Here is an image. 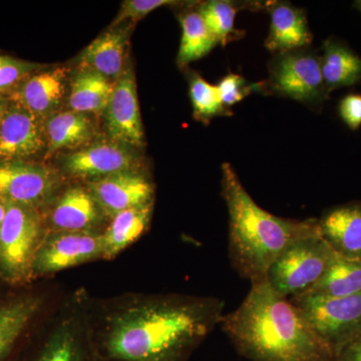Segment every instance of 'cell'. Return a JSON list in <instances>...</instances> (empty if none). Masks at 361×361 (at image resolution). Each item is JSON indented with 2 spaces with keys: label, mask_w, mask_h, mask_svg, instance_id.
Returning <instances> with one entry per match:
<instances>
[{
  "label": "cell",
  "mask_w": 361,
  "mask_h": 361,
  "mask_svg": "<svg viewBox=\"0 0 361 361\" xmlns=\"http://www.w3.org/2000/svg\"><path fill=\"white\" fill-rule=\"evenodd\" d=\"M224 306L214 296L90 295V327L102 361H188L221 324Z\"/></svg>",
  "instance_id": "1"
},
{
  "label": "cell",
  "mask_w": 361,
  "mask_h": 361,
  "mask_svg": "<svg viewBox=\"0 0 361 361\" xmlns=\"http://www.w3.org/2000/svg\"><path fill=\"white\" fill-rule=\"evenodd\" d=\"M220 325L237 353L251 361H336L302 311L267 281L251 285Z\"/></svg>",
  "instance_id": "2"
},
{
  "label": "cell",
  "mask_w": 361,
  "mask_h": 361,
  "mask_svg": "<svg viewBox=\"0 0 361 361\" xmlns=\"http://www.w3.org/2000/svg\"><path fill=\"white\" fill-rule=\"evenodd\" d=\"M221 184L229 214L230 261L251 285L267 281L270 266L287 247L320 234L317 219H285L263 210L229 163L222 165Z\"/></svg>",
  "instance_id": "3"
},
{
  "label": "cell",
  "mask_w": 361,
  "mask_h": 361,
  "mask_svg": "<svg viewBox=\"0 0 361 361\" xmlns=\"http://www.w3.org/2000/svg\"><path fill=\"white\" fill-rule=\"evenodd\" d=\"M90 294L78 288L44 313L14 361H102L90 322Z\"/></svg>",
  "instance_id": "4"
},
{
  "label": "cell",
  "mask_w": 361,
  "mask_h": 361,
  "mask_svg": "<svg viewBox=\"0 0 361 361\" xmlns=\"http://www.w3.org/2000/svg\"><path fill=\"white\" fill-rule=\"evenodd\" d=\"M0 228V282L13 287L32 286L33 263L47 236L42 211L7 203Z\"/></svg>",
  "instance_id": "5"
},
{
  "label": "cell",
  "mask_w": 361,
  "mask_h": 361,
  "mask_svg": "<svg viewBox=\"0 0 361 361\" xmlns=\"http://www.w3.org/2000/svg\"><path fill=\"white\" fill-rule=\"evenodd\" d=\"M336 257L320 234L298 240L270 266L268 284L286 298L303 295L324 276Z\"/></svg>",
  "instance_id": "6"
},
{
  "label": "cell",
  "mask_w": 361,
  "mask_h": 361,
  "mask_svg": "<svg viewBox=\"0 0 361 361\" xmlns=\"http://www.w3.org/2000/svg\"><path fill=\"white\" fill-rule=\"evenodd\" d=\"M262 92L289 97L307 106H319L329 97L325 87L320 56L307 49L278 54L271 61L269 78Z\"/></svg>",
  "instance_id": "7"
},
{
  "label": "cell",
  "mask_w": 361,
  "mask_h": 361,
  "mask_svg": "<svg viewBox=\"0 0 361 361\" xmlns=\"http://www.w3.org/2000/svg\"><path fill=\"white\" fill-rule=\"evenodd\" d=\"M51 294L37 287L0 282V361H14L26 339L51 307Z\"/></svg>",
  "instance_id": "8"
},
{
  "label": "cell",
  "mask_w": 361,
  "mask_h": 361,
  "mask_svg": "<svg viewBox=\"0 0 361 361\" xmlns=\"http://www.w3.org/2000/svg\"><path fill=\"white\" fill-rule=\"evenodd\" d=\"M289 299L302 311L336 358L361 336V292L344 297L300 295Z\"/></svg>",
  "instance_id": "9"
},
{
  "label": "cell",
  "mask_w": 361,
  "mask_h": 361,
  "mask_svg": "<svg viewBox=\"0 0 361 361\" xmlns=\"http://www.w3.org/2000/svg\"><path fill=\"white\" fill-rule=\"evenodd\" d=\"M59 170L39 161H0V199L42 211L65 187Z\"/></svg>",
  "instance_id": "10"
},
{
  "label": "cell",
  "mask_w": 361,
  "mask_h": 361,
  "mask_svg": "<svg viewBox=\"0 0 361 361\" xmlns=\"http://www.w3.org/2000/svg\"><path fill=\"white\" fill-rule=\"evenodd\" d=\"M137 170H142V160L135 149L108 139L92 142L66 155L59 172L66 180L85 183L123 171Z\"/></svg>",
  "instance_id": "11"
},
{
  "label": "cell",
  "mask_w": 361,
  "mask_h": 361,
  "mask_svg": "<svg viewBox=\"0 0 361 361\" xmlns=\"http://www.w3.org/2000/svg\"><path fill=\"white\" fill-rule=\"evenodd\" d=\"M104 258L103 234L47 233L33 263L35 281L75 266Z\"/></svg>",
  "instance_id": "12"
},
{
  "label": "cell",
  "mask_w": 361,
  "mask_h": 361,
  "mask_svg": "<svg viewBox=\"0 0 361 361\" xmlns=\"http://www.w3.org/2000/svg\"><path fill=\"white\" fill-rule=\"evenodd\" d=\"M47 233H102L109 219L97 205L89 189L82 184L65 186L42 211Z\"/></svg>",
  "instance_id": "13"
},
{
  "label": "cell",
  "mask_w": 361,
  "mask_h": 361,
  "mask_svg": "<svg viewBox=\"0 0 361 361\" xmlns=\"http://www.w3.org/2000/svg\"><path fill=\"white\" fill-rule=\"evenodd\" d=\"M103 115L109 139L130 148L144 147V127L132 66H126L123 75L115 82Z\"/></svg>",
  "instance_id": "14"
},
{
  "label": "cell",
  "mask_w": 361,
  "mask_h": 361,
  "mask_svg": "<svg viewBox=\"0 0 361 361\" xmlns=\"http://www.w3.org/2000/svg\"><path fill=\"white\" fill-rule=\"evenodd\" d=\"M109 221L116 214L155 201V186L144 171H123L84 183Z\"/></svg>",
  "instance_id": "15"
},
{
  "label": "cell",
  "mask_w": 361,
  "mask_h": 361,
  "mask_svg": "<svg viewBox=\"0 0 361 361\" xmlns=\"http://www.w3.org/2000/svg\"><path fill=\"white\" fill-rule=\"evenodd\" d=\"M45 152L44 121L9 102L0 125V161H39Z\"/></svg>",
  "instance_id": "16"
},
{
  "label": "cell",
  "mask_w": 361,
  "mask_h": 361,
  "mask_svg": "<svg viewBox=\"0 0 361 361\" xmlns=\"http://www.w3.org/2000/svg\"><path fill=\"white\" fill-rule=\"evenodd\" d=\"M68 68H44L21 80L6 97L11 103L45 122L59 113L68 90Z\"/></svg>",
  "instance_id": "17"
},
{
  "label": "cell",
  "mask_w": 361,
  "mask_h": 361,
  "mask_svg": "<svg viewBox=\"0 0 361 361\" xmlns=\"http://www.w3.org/2000/svg\"><path fill=\"white\" fill-rule=\"evenodd\" d=\"M132 25L116 26L97 37L80 54V68L96 71L111 82H116L127 63Z\"/></svg>",
  "instance_id": "18"
},
{
  "label": "cell",
  "mask_w": 361,
  "mask_h": 361,
  "mask_svg": "<svg viewBox=\"0 0 361 361\" xmlns=\"http://www.w3.org/2000/svg\"><path fill=\"white\" fill-rule=\"evenodd\" d=\"M267 11L271 16L270 32L265 47L278 54L305 49L313 35L302 9L285 2L270 1Z\"/></svg>",
  "instance_id": "19"
},
{
  "label": "cell",
  "mask_w": 361,
  "mask_h": 361,
  "mask_svg": "<svg viewBox=\"0 0 361 361\" xmlns=\"http://www.w3.org/2000/svg\"><path fill=\"white\" fill-rule=\"evenodd\" d=\"M320 235L341 257L361 261V207H338L318 220Z\"/></svg>",
  "instance_id": "20"
},
{
  "label": "cell",
  "mask_w": 361,
  "mask_h": 361,
  "mask_svg": "<svg viewBox=\"0 0 361 361\" xmlns=\"http://www.w3.org/2000/svg\"><path fill=\"white\" fill-rule=\"evenodd\" d=\"M47 152L45 160L63 149L78 151L97 135L96 123L87 114L75 111H59L44 122Z\"/></svg>",
  "instance_id": "21"
},
{
  "label": "cell",
  "mask_w": 361,
  "mask_h": 361,
  "mask_svg": "<svg viewBox=\"0 0 361 361\" xmlns=\"http://www.w3.org/2000/svg\"><path fill=\"white\" fill-rule=\"evenodd\" d=\"M155 201L116 214L103 232L104 260H113L146 233Z\"/></svg>",
  "instance_id": "22"
},
{
  "label": "cell",
  "mask_w": 361,
  "mask_h": 361,
  "mask_svg": "<svg viewBox=\"0 0 361 361\" xmlns=\"http://www.w3.org/2000/svg\"><path fill=\"white\" fill-rule=\"evenodd\" d=\"M320 61L323 80L329 94L361 80L360 56L338 40L330 39L324 42Z\"/></svg>",
  "instance_id": "23"
},
{
  "label": "cell",
  "mask_w": 361,
  "mask_h": 361,
  "mask_svg": "<svg viewBox=\"0 0 361 361\" xmlns=\"http://www.w3.org/2000/svg\"><path fill=\"white\" fill-rule=\"evenodd\" d=\"M115 82L96 71L80 68L71 80L68 97L71 111L103 115Z\"/></svg>",
  "instance_id": "24"
},
{
  "label": "cell",
  "mask_w": 361,
  "mask_h": 361,
  "mask_svg": "<svg viewBox=\"0 0 361 361\" xmlns=\"http://www.w3.org/2000/svg\"><path fill=\"white\" fill-rule=\"evenodd\" d=\"M182 37L177 65L185 68L193 61L203 59L219 44L215 35L209 30L198 11H187L179 16Z\"/></svg>",
  "instance_id": "25"
},
{
  "label": "cell",
  "mask_w": 361,
  "mask_h": 361,
  "mask_svg": "<svg viewBox=\"0 0 361 361\" xmlns=\"http://www.w3.org/2000/svg\"><path fill=\"white\" fill-rule=\"evenodd\" d=\"M268 4L269 2H247L244 4L228 0H211L200 4L198 11L219 44L226 47L229 42L243 37L244 32L235 28V18L240 9L245 6L267 9Z\"/></svg>",
  "instance_id": "26"
},
{
  "label": "cell",
  "mask_w": 361,
  "mask_h": 361,
  "mask_svg": "<svg viewBox=\"0 0 361 361\" xmlns=\"http://www.w3.org/2000/svg\"><path fill=\"white\" fill-rule=\"evenodd\" d=\"M361 292V261L336 255L324 276L303 295L344 297Z\"/></svg>",
  "instance_id": "27"
},
{
  "label": "cell",
  "mask_w": 361,
  "mask_h": 361,
  "mask_svg": "<svg viewBox=\"0 0 361 361\" xmlns=\"http://www.w3.org/2000/svg\"><path fill=\"white\" fill-rule=\"evenodd\" d=\"M189 94L193 106V116L199 122L208 125L215 116L233 115L221 99L217 85L210 84L198 73H191Z\"/></svg>",
  "instance_id": "28"
},
{
  "label": "cell",
  "mask_w": 361,
  "mask_h": 361,
  "mask_svg": "<svg viewBox=\"0 0 361 361\" xmlns=\"http://www.w3.org/2000/svg\"><path fill=\"white\" fill-rule=\"evenodd\" d=\"M44 68L47 66L0 54V96H6L21 80Z\"/></svg>",
  "instance_id": "29"
},
{
  "label": "cell",
  "mask_w": 361,
  "mask_h": 361,
  "mask_svg": "<svg viewBox=\"0 0 361 361\" xmlns=\"http://www.w3.org/2000/svg\"><path fill=\"white\" fill-rule=\"evenodd\" d=\"M217 87L222 103L228 109L243 101L253 92H262V82H249L242 75L233 73L226 75Z\"/></svg>",
  "instance_id": "30"
},
{
  "label": "cell",
  "mask_w": 361,
  "mask_h": 361,
  "mask_svg": "<svg viewBox=\"0 0 361 361\" xmlns=\"http://www.w3.org/2000/svg\"><path fill=\"white\" fill-rule=\"evenodd\" d=\"M179 2L174 0H126L122 2L120 11L111 23V27L122 25L123 21L130 20L135 23L159 7L177 6Z\"/></svg>",
  "instance_id": "31"
},
{
  "label": "cell",
  "mask_w": 361,
  "mask_h": 361,
  "mask_svg": "<svg viewBox=\"0 0 361 361\" xmlns=\"http://www.w3.org/2000/svg\"><path fill=\"white\" fill-rule=\"evenodd\" d=\"M342 121L350 130H357L361 126V94H350L344 97L339 104Z\"/></svg>",
  "instance_id": "32"
},
{
  "label": "cell",
  "mask_w": 361,
  "mask_h": 361,
  "mask_svg": "<svg viewBox=\"0 0 361 361\" xmlns=\"http://www.w3.org/2000/svg\"><path fill=\"white\" fill-rule=\"evenodd\" d=\"M336 361H361V336L342 349Z\"/></svg>",
  "instance_id": "33"
},
{
  "label": "cell",
  "mask_w": 361,
  "mask_h": 361,
  "mask_svg": "<svg viewBox=\"0 0 361 361\" xmlns=\"http://www.w3.org/2000/svg\"><path fill=\"white\" fill-rule=\"evenodd\" d=\"M9 101L6 96H0V125H1L4 116L6 115L7 108H8Z\"/></svg>",
  "instance_id": "34"
},
{
  "label": "cell",
  "mask_w": 361,
  "mask_h": 361,
  "mask_svg": "<svg viewBox=\"0 0 361 361\" xmlns=\"http://www.w3.org/2000/svg\"><path fill=\"white\" fill-rule=\"evenodd\" d=\"M6 212V202L2 201L0 199V228H1L2 222H4V216Z\"/></svg>",
  "instance_id": "35"
},
{
  "label": "cell",
  "mask_w": 361,
  "mask_h": 361,
  "mask_svg": "<svg viewBox=\"0 0 361 361\" xmlns=\"http://www.w3.org/2000/svg\"><path fill=\"white\" fill-rule=\"evenodd\" d=\"M355 4L356 8H357L361 13V0H360V1H356Z\"/></svg>",
  "instance_id": "36"
}]
</instances>
